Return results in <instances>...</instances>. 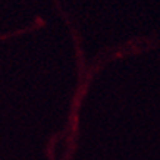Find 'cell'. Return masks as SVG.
<instances>
[]
</instances>
